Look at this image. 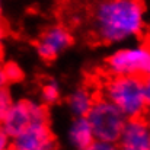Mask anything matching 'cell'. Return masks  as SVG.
Listing matches in <instances>:
<instances>
[{
    "label": "cell",
    "mask_w": 150,
    "mask_h": 150,
    "mask_svg": "<svg viewBox=\"0 0 150 150\" xmlns=\"http://www.w3.org/2000/svg\"><path fill=\"white\" fill-rule=\"evenodd\" d=\"M150 121L146 117L127 120L117 142L118 150H149Z\"/></svg>",
    "instance_id": "cell-7"
},
{
    "label": "cell",
    "mask_w": 150,
    "mask_h": 150,
    "mask_svg": "<svg viewBox=\"0 0 150 150\" xmlns=\"http://www.w3.org/2000/svg\"><path fill=\"white\" fill-rule=\"evenodd\" d=\"M86 118L92 127L95 140L108 143L118 142L127 122V118L122 115V112L102 96L96 98Z\"/></svg>",
    "instance_id": "cell-4"
},
{
    "label": "cell",
    "mask_w": 150,
    "mask_h": 150,
    "mask_svg": "<svg viewBox=\"0 0 150 150\" xmlns=\"http://www.w3.org/2000/svg\"><path fill=\"white\" fill-rule=\"evenodd\" d=\"M149 150H150V137H149Z\"/></svg>",
    "instance_id": "cell-21"
},
{
    "label": "cell",
    "mask_w": 150,
    "mask_h": 150,
    "mask_svg": "<svg viewBox=\"0 0 150 150\" xmlns=\"http://www.w3.org/2000/svg\"><path fill=\"white\" fill-rule=\"evenodd\" d=\"M86 150H118V147H117V143H108V142L95 140Z\"/></svg>",
    "instance_id": "cell-14"
},
{
    "label": "cell",
    "mask_w": 150,
    "mask_h": 150,
    "mask_svg": "<svg viewBox=\"0 0 150 150\" xmlns=\"http://www.w3.org/2000/svg\"><path fill=\"white\" fill-rule=\"evenodd\" d=\"M144 4L142 0H98L91 13V31L105 45H121L143 35Z\"/></svg>",
    "instance_id": "cell-1"
},
{
    "label": "cell",
    "mask_w": 150,
    "mask_h": 150,
    "mask_svg": "<svg viewBox=\"0 0 150 150\" xmlns=\"http://www.w3.org/2000/svg\"><path fill=\"white\" fill-rule=\"evenodd\" d=\"M1 15H3V0H0V22H1Z\"/></svg>",
    "instance_id": "cell-20"
},
{
    "label": "cell",
    "mask_w": 150,
    "mask_h": 150,
    "mask_svg": "<svg viewBox=\"0 0 150 150\" xmlns=\"http://www.w3.org/2000/svg\"><path fill=\"white\" fill-rule=\"evenodd\" d=\"M3 40H4V28L0 22V51H1V47H3Z\"/></svg>",
    "instance_id": "cell-18"
},
{
    "label": "cell",
    "mask_w": 150,
    "mask_h": 150,
    "mask_svg": "<svg viewBox=\"0 0 150 150\" xmlns=\"http://www.w3.org/2000/svg\"><path fill=\"white\" fill-rule=\"evenodd\" d=\"M3 69H4V73H6V77H7V82L9 85L10 83H16V82H21L23 79V71L21 69V66L15 61H7L3 64Z\"/></svg>",
    "instance_id": "cell-12"
},
{
    "label": "cell",
    "mask_w": 150,
    "mask_h": 150,
    "mask_svg": "<svg viewBox=\"0 0 150 150\" xmlns=\"http://www.w3.org/2000/svg\"><path fill=\"white\" fill-rule=\"evenodd\" d=\"M106 76H128L146 79L150 76V42L140 41L114 50L103 61Z\"/></svg>",
    "instance_id": "cell-3"
},
{
    "label": "cell",
    "mask_w": 150,
    "mask_h": 150,
    "mask_svg": "<svg viewBox=\"0 0 150 150\" xmlns=\"http://www.w3.org/2000/svg\"><path fill=\"white\" fill-rule=\"evenodd\" d=\"M99 95L95 93V91L91 86H79L76 88L69 96H67V108L73 118L86 117L89 111L92 109L95 100Z\"/></svg>",
    "instance_id": "cell-10"
},
{
    "label": "cell",
    "mask_w": 150,
    "mask_h": 150,
    "mask_svg": "<svg viewBox=\"0 0 150 150\" xmlns=\"http://www.w3.org/2000/svg\"><path fill=\"white\" fill-rule=\"evenodd\" d=\"M144 89H146V99H147V111H146V118L150 121V76L144 79Z\"/></svg>",
    "instance_id": "cell-16"
},
{
    "label": "cell",
    "mask_w": 150,
    "mask_h": 150,
    "mask_svg": "<svg viewBox=\"0 0 150 150\" xmlns=\"http://www.w3.org/2000/svg\"><path fill=\"white\" fill-rule=\"evenodd\" d=\"M60 99H61V88L58 82L54 79L44 80L40 88V102L48 108V106L58 103Z\"/></svg>",
    "instance_id": "cell-11"
},
{
    "label": "cell",
    "mask_w": 150,
    "mask_h": 150,
    "mask_svg": "<svg viewBox=\"0 0 150 150\" xmlns=\"http://www.w3.org/2000/svg\"><path fill=\"white\" fill-rule=\"evenodd\" d=\"M38 150H55V142L50 143V144H47V146H44V147H41V149H38Z\"/></svg>",
    "instance_id": "cell-19"
},
{
    "label": "cell",
    "mask_w": 150,
    "mask_h": 150,
    "mask_svg": "<svg viewBox=\"0 0 150 150\" xmlns=\"http://www.w3.org/2000/svg\"><path fill=\"white\" fill-rule=\"evenodd\" d=\"M73 42L74 38L64 25H51L38 37L35 50L44 61H52L69 50Z\"/></svg>",
    "instance_id": "cell-6"
},
{
    "label": "cell",
    "mask_w": 150,
    "mask_h": 150,
    "mask_svg": "<svg viewBox=\"0 0 150 150\" xmlns=\"http://www.w3.org/2000/svg\"><path fill=\"white\" fill-rule=\"evenodd\" d=\"M7 86H9V82H7L6 73H4L3 64H0V91H1V89H6Z\"/></svg>",
    "instance_id": "cell-17"
},
{
    "label": "cell",
    "mask_w": 150,
    "mask_h": 150,
    "mask_svg": "<svg viewBox=\"0 0 150 150\" xmlns=\"http://www.w3.org/2000/svg\"><path fill=\"white\" fill-rule=\"evenodd\" d=\"M12 147V140L9 139L7 134H4L0 130V150H9Z\"/></svg>",
    "instance_id": "cell-15"
},
{
    "label": "cell",
    "mask_w": 150,
    "mask_h": 150,
    "mask_svg": "<svg viewBox=\"0 0 150 150\" xmlns=\"http://www.w3.org/2000/svg\"><path fill=\"white\" fill-rule=\"evenodd\" d=\"M9 150H15V149H13V147H10V149H9Z\"/></svg>",
    "instance_id": "cell-22"
},
{
    "label": "cell",
    "mask_w": 150,
    "mask_h": 150,
    "mask_svg": "<svg viewBox=\"0 0 150 150\" xmlns=\"http://www.w3.org/2000/svg\"><path fill=\"white\" fill-rule=\"evenodd\" d=\"M54 142L50 121H40L32 122L26 130L16 136L12 140V147L15 150H38Z\"/></svg>",
    "instance_id": "cell-8"
},
{
    "label": "cell",
    "mask_w": 150,
    "mask_h": 150,
    "mask_svg": "<svg viewBox=\"0 0 150 150\" xmlns=\"http://www.w3.org/2000/svg\"><path fill=\"white\" fill-rule=\"evenodd\" d=\"M99 96L117 106L127 120L146 117L147 99L143 79L106 76L100 83Z\"/></svg>",
    "instance_id": "cell-2"
},
{
    "label": "cell",
    "mask_w": 150,
    "mask_h": 150,
    "mask_svg": "<svg viewBox=\"0 0 150 150\" xmlns=\"http://www.w3.org/2000/svg\"><path fill=\"white\" fill-rule=\"evenodd\" d=\"M15 99L10 93V91L6 88V89H1L0 91V121L7 115V112L10 111V108L13 106Z\"/></svg>",
    "instance_id": "cell-13"
},
{
    "label": "cell",
    "mask_w": 150,
    "mask_h": 150,
    "mask_svg": "<svg viewBox=\"0 0 150 150\" xmlns=\"http://www.w3.org/2000/svg\"><path fill=\"white\" fill-rule=\"evenodd\" d=\"M40 121H50L48 108L40 100L19 99L15 100L7 115L0 121V130L7 134L10 140H13L32 122Z\"/></svg>",
    "instance_id": "cell-5"
},
{
    "label": "cell",
    "mask_w": 150,
    "mask_h": 150,
    "mask_svg": "<svg viewBox=\"0 0 150 150\" xmlns=\"http://www.w3.org/2000/svg\"><path fill=\"white\" fill-rule=\"evenodd\" d=\"M67 142L73 150H86L95 142L92 127L86 117L71 120L67 128Z\"/></svg>",
    "instance_id": "cell-9"
}]
</instances>
